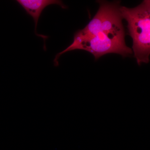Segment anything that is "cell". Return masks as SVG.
Here are the masks:
<instances>
[{
	"label": "cell",
	"instance_id": "6da1fadb",
	"mask_svg": "<svg viewBox=\"0 0 150 150\" xmlns=\"http://www.w3.org/2000/svg\"><path fill=\"white\" fill-rule=\"evenodd\" d=\"M133 40L132 51L139 65L148 64L150 56V0H144L133 8L120 7Z\"/></svg>",
	"mask_w": 150,
	"mask_h": 150
},
{
	"label": "cell",
	"instance_id": "7a4b0ae2",
	"mask_svg": "<svg viewBox=\"0 0 150 150\" xmlns=\"http://www.w3.org/2000/svg\"><path fill=\"white\" fill-rule=\"evenodd\" d=\"M124 34L99 31L86 37L74 36L73 43L59 53L60 56L73 50H84L91 53L96 60L106 54H117L123 57L131 56L132 49L126 45Z\"/></svg>",
	"mask_w": 150,
	"mask_h": 150
},
{
	"label": "cell",
	"instance_id": "3957f363",
	"mask_svg": "<svg viewBox=\"0 0 150 150\" xmlns=\"http://www.w3.org/2000/svg\"><path fill=\"white\" fill-rule=\"evenodd\" d=\"M17 1L33 19L35 24V34L42 37L44 39V42L48 36L39 35L36 32L38 22L41 13L46 7L51 5L56 4L62 8H67V6L63 4L62 1L59 0H17Z\"/></svg>",
	"mask_w": 150,
	"mask_h": 150
}]
</instances>
